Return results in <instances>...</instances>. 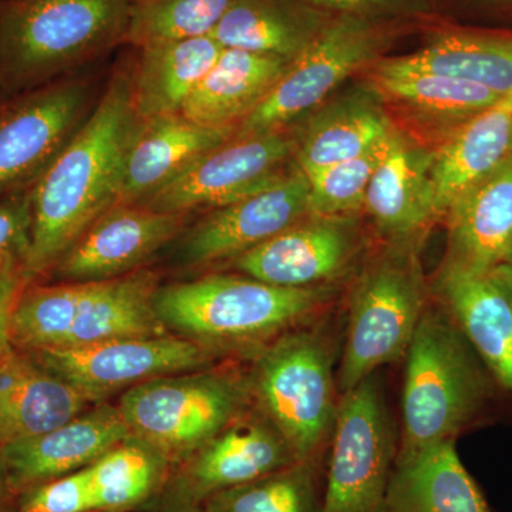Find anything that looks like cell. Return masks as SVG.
Returning <instances> with one entry per match:
<instances>
[{
	"instance_id": "cell-1",
	"label": "cell",
	"mask_w": 512,
	"mask_h": 512,
	"mask_svg": "<svg viewBox=\"0 0 512 512\" xmlns=\"http://www.w3.org/2000/svg\"><path fill=\"white\" fill-rule=\"evenodd\" d=\"M138 124L131 70H120L33 184L32 238L23 261L29 278L52 272L83 232L117 204L124 158Z\"/></svg>"
},
{
	"instance_id": "cell-2",
	"label": "cell",
	"mask_w": 512,
	"mask_h": 512,
	"mask_svg": "<svg viewBox=\"0 0 512 512\" xmlns=\"http://www.w3.org/2000/svg\"><path fill=\"white\" fill-rule=\"evenodd\" d=\"M406 357L397 456L456 441L500 402L480 357L440 305L427 306Z\"/></svg>"
},
{
	"instance_id": "cell-3",
	"label": "cell",
	"mask_w": 512,
	"mask_h": 512,
	"mask_svg": "<svg viewBox=\"0 0 512 512\" xmlns=\"http://www.w3.org/2000/svg\"><path fill=\"white\" fill-rule=\"evenodd\" d=\"M134 0H0V93L59 80L124 43Z\"/></svg>"
},
{
	"instance_id": "cell-4",
	"label": "cell",
	"mask_w": 512,
	"mask_h": 512,
	"mask_svg": "<svg viewBox=\"0 0 512 512\" xmlns=\"http://www.w3.org/2000/svg\"><path fill=\"white\" fill-rule=\"evenodd\" d=\"M160 276L147 269L109 281L30 286L12 316V345L25 352L76 349L165 335L154 309Z\"/></svg>"
},
{
	"instance_id": "cell-5",
	"label": "cell",
	"mask_w": 512,
	"mask_h": 512,
	"mask_svg": "<svg viewBox=\"0 0 512 512\" xmlns=\"http://www.w3.org/2000/svg\"><path fill=\"white\" fill-rule=\"evenodd\" d=\"M329 298L325 288H279L249 276L210 275L160 286L154 309L165 328L215 352L276 338L315 315Z\"/></svg>"
},
{
	"instance_id": "cell-6",
	"label": "cell",
	"mask_w": 512,
	"mask_h": 512,
	"mask_svg": "<svg viewBox=\"0 0 512 512\" xmlns=\"http://www.w3.org/2000/svg\"><path fill=\"white\" fill-rule=\"evenodd\" d=\"M335 352L316 330L286 333L262 350L249 390L296 460L318 456L329 440L340 394Z\"/></svg>"
},
{
	"instance_id": "cell-7",
	"label": "cell",
	"mask_w": 512,
	"mask_h": 512,
	"mask_svg": "<svg viewBox=\"0 0 512 512\" xmlns=\"http://www.w3.org/2000/svg\"><path fill=\"white\" fill-rule=\"evenodd\" d=\"M427 308L423 274L410 245L377 256L350 301L345 348L336 380L340 396L406 356Z\"/></svg>"
},
{
	"instance_id": "cell-8",
	"label": "cell",
	"mask_w": 512,
	"mask_h": 512,
	"mask_svg": "<svg viewBox=\"0 0 512 512\" xmlns=\"http://www.w3.org/2000/svg\"><path fill=\"white\" fill-rule=\"evenodd\" d=\"M249 396V384L229 373H177L131 387L119 409L131 434L168 458L204 446L244 413Z\"/></svg>"
},
{
	"instance_id": "cell-9",
	"label": "cell",
	"mask_w": 512,
	"mask_h": 512,
	"mask_svg": "<svg viewBox=\"0 0 512 512\" xmlns=\"http://www.w3.org/2000/svg\"><path fill=\"white\" fill-rule=\"evenodd\" d=\"M379 377L342 394L320 512H380L397 457Z\"/></svg>"
},
{
	"instance_id": "cell-10",
	"label": "cell",
	"mask_w": 512,
	"mask_h": 512,
	"mask_svg": "<svg viewBox=\"0 0 512 512\" xmlns=\"http://www.w3.org/2000/svg\"><path fill=\"white\" fill-rule=\"evenodd\" d=\"M389 28L362 13L330 19L315 39L291 60L272 92L242 121L235 136L284 130L318 106L346 77L373 63L389 39Z\"/></svg>"
},
{
	"instance_id": "cell-11",
	"label": "cell",
	"mask_w": 512,
	"mask_h": 512,
	"mask_svg": "<svg viewBox=\"0 0 512 512\" xmlns=\"http://www.w3.org/2000/svg\"><path fill=\"white\" fill-rule=\"evenodd\" d=\"M89 86L59 79L0 106V198L32 187L86 119Z\"/></svg>"
},
{
	"instance_id": "cell-12",
	"label": "cell",
	"mask_w": 512,
	"mask_h": 512,
	"mask_svg": "<svg viewBox=\"0 0 512 512\" xmlns=\"http://www.w3.org/2000/svg\"><path fill=\"white\" fill-rule=\"evenodd\" d=\"M293 151L295 140L284 130L234 134L138 204L173 214L224 207L278 180Z\"/></svg>"
},
{
	"instance_id": "cell-13",
	"label": "cell",
	"mask_w": 512,
	"mask_h": 512,
	"mask_svg": "<svg viewBox=\"0 0 512 512\" xmlns=\"http://www.w3.org/2000/svg\"><path fill=\"white\" fill-rule=\"evenodd\" d=\"M28 353L93 403L156 377L198 369L210 362L214 350L190 339L160 335Z\"/></svg>"
},
{
	"instance_id": "cell-14",
	"label": "cell",
	"mask_w": 512,
	"mask_h": 512,
	"mask_svg": "<svg viewBox=\"0 0 512 512\" xmlns=\"http://www.w3.org/2000/svg\"><path fill=\"white\" fill-rule=\"evenodd\" d=\"M309 181L298 167L262 190L215 208L175 248L178 264L202 266L235 259L311 217Z\"/></svg>"
},
{
	"instance_id": "cell-15",
	"label": "cell",
	"mask_w": 512,
	"mask_h": 512,
	"mask_svg": "<svg viewBox=\"0 0 512 512\" xmlns=\"http://www.w3.org/2000/svg\"><path fill=\"white\" fill-rule=\"evenodd\" d=\"M185 220L187 214L138 202L113 205L64 252L53 275L63 282H93L133 274L180 234Z\"/></svg>"
},
{
	"instance_id": "cell-16",
	"label": "cell",
	"mask_w": 512,
	"mask_h": 512,
	"mask_svg": "<svg viewBox=\"0 0 512 512\" xmlns=\"http://www.w3.org/2000/svg\"><path fill=\"white\" fill-rule=\"evenodd\" d=\"M436 296L480 357L500 402L512 404L511 266L476 274L439 272Z\"/></svg>"
},
{
	"instance_id": "cell-17",
	"label": "cell",
	"mask_w": 512,
	"mask_h": 512,
	"mask_svg": "<svg viewBox=\"0 0 512 512\" xmlns=\"http://www.w3.org/2000/svg\"><path fill=\"white\" fill-rule=\"evenodd\" d=\"M357 234L349 218L308 217L235 258L249 278L279 288H323L342 274L356 254Z\"/></svg>"
},
{
	"instance_id": "cell-18",
	"label": "cell",
	"mask_w": 512,
	"mask_h": 512,
	"mask_svg": "<svg viewBox=\"0 0 512 512\" xmlns=\"http://www.w3.org/2000/svg\"><path fill=\"white\" fill-rule=\"evenodd\" d=\"M133 436L119 407L101 404L63 426L0 448L10 493L66 476L94 461Z\"/></svg>"
},
{
	"instance_id": "cell-19",
	"label": "cell",
	"mask_w": 512,
	"mask_h": 512,
	"mask_svg": "<svg viewBox=\"0 0 512 512\" xmlns=\"http://www.w3.org/2000/svg\"><path fill=\"white\" fill-rule=\"evenodd\" d=\"M444 218L448 245L440 272L476 274L505 264L512 249V151L460 195Z\"/></svg>"
},
{
	"instance_id": "cell-20",
	"label": "cell",
	"mask_w": 512,
	"mask_h": 512,
	"mask_svg": "<svg viewBox=\"0 0 512 512\" xmlns=\"http://www.w3.org/2000/svg\"><path fill=\"white\" fill-rule=\"evenodd\" d=\"M434 151L394 128L363 207L392 244L410 245L437 220L431 181Z\"/></svg>"
},
{
	"instance_id": "cell-21",
	"label": "cell",
	"mask_w": 512,
	"mask_h": 512,
	"mask_svg": "<svg viewBox=\"0 0 512 512\" xmlns=\"http://www.w3.org/2000/svg\"><path fill=\"white\" fill-rule=\"evenodd\" d=\"M295 454L264 414L242 413L238 419L194 451L185 473L194 498L251 483L295 463Z\"/></svg>"
},
{
	"instance_id": "cell-22",
	"label": "cell",
	"mask_w": 512,
	"mask_h": 512,
	"mask_svg": "<svg viewBox=\"0 0 512 512\" xmlns=\"http://www.w3.org/2000/svg\"><path fill=\"white\" fill-rule=\"evenodd\" d=\"M235 131L200 126L180 113L140 120L124 158L117 204L146 200Z\"/></svg>"
},
{
	"instance_id": "cell-23",
	"label": "cell",
	"mask_w": 512,
	"mask_h": 512,
	"mask_svg": "<svg viewBox=\"0 0 512 512\" xmlns=\"http://www.w3.org/2000/svg\"><path fill=\"white\" fill-rule=\"evenodd\" d=\"M89 403L30 353L13 346L0 363V448L63 426Z\"/></svg>"
},
{
	"instance_id": "cell-24",
	"label": "cell",
	"mask_w": 512,
	"mask_h": 512,
	"mask_svg": "<svg viewBox=\"0 0 512 512\" xmlns=\"http://www.w3.org/2000/svg\"><path fill=\"white\" fill-rule=\"evenodd\" d=\"M379 74H439L512 92V30L444 28L412 55L380 60Z\"/></svg>"
},
{
	"instance_id": "cell-25",
	"label": "cell",
	"mask_w": 512,
	"mask_h": 512,
	"mask_svg": "<svg viewBox=\"0 0 512 512\" xmlns=\"http://www.w3.org/2000/svg\"><path fill=\"white\" fill-rule=\"evenodd\" d=\"M380 512H493L458 456L456 441L402 454Z\"/></svg>"
},
{
	"instance_id": "cell-26",
	"label": "cell",
	"mask_w": 512,
	"mask_h": 512,
	"mask_svg": "<svg viewBox=\"0 0 512 512\" xmlns=\"http://www.w3.org/2000/svg\"><path fill=\"white\" fill-rule=\"evenodd\" d=\"M375 89L404 120L436 138V150L504 97L480 84L426 73H375Z\"/></svg>"
},
{
	"instance_id": "cell-27",
	"label": "cell",
	"mask_w": 512,
	"mask_h": 512,
	"mask_svg": "<svg viewBox=\"0 0 512 512\" xmlns=\"http://www.w3.org/2000/svg\"><path fill=\"white\" fill-rule=\"evenodd\" d=\"M291 60L224 49L185 101L181 116L212 128H237L284 76Z\"/></svg>"
},
{
	"instance_id": "cell-28",
	"label": "cell",
	"mask_w": 512,
	"mask_h": 512,
	"mask_svg": "<svg viewBox=\"0 0 512 512\" xmlns=\"http://www.w3.org/2000/svg\"><path fill=\"white\" fill-rule=\"evenodd\" d=\"M512 151V92L478 114L434 151L431 165L437 220Z\"/></svg>"
},
{
	"instance_id": "cell-29",
	"label": "cell",
	"mask_w": 512,
	"mask_h": 512,
	"mask_svg": "<svg viewBox=\"0 0 512 512\" xmlns=\"http://www.w3.org/2000/svg\"><path fill=\"white\" fill-rule=\"evenodd\" d=\"M140 50L131 70V93L138 119L148 120L180 113L224 49L202 36Z\"/></svg>"
},
{
	"instance_id": "cell-30",
	"label": "cell",
	"mask_w": 512,
	"mask_h": 512,
	"mask_svg": "<svg viewBox=\"0 0 512 512\" xmlns=\"http://www.w3.org/2000/svg\"><path fill=\"white\" fill-rule=\"evenodd\" d=\"M326 22L291 0H234L211 37L222 49L293 60Z\"/></svg>"
},
{
	"instance_id": "cell-31",
	"label": "cell",
	"mask_w": 512,
	"mask_h": 512,
	"mask_svg": "<svg viewBox=\"0 0 512 512\" xmlns=\"http://www.w3.org/2000/svg\"><path fill=\"white\" fill-rule=\"evenodd\" d=\"M393 124L376 103L343 101L316 117L295 140L296 167L306 178L372 150L392 134Z\"/></svg>"
},
{
	"instance_id": "cell-32",
	"label": "cell",
	"mask_w": 512,
	"mask_h": 512,
	"mask_svg": "<svg viewBox=\"0 0 512 512\" xmlns=\"http://www.w3.org/2000/svg\"><path fill=\"white\" fill-rule=\"evenodd\" d=\"M320 454L228 488L207 498L205 512H320L323 487Z\"/></svg>"
},
{
	"instance_id": "cell-33",
	"label": "cell",
	"mask_w": 512,
	"mask_h": 512,
	"mask_svg": "<svg viewBox=\"0 0 512 512\" xmlns=\"http://www.w3.org/2000/svg\"><path fill=\"white\" fill-rule=\"evenodd\" d=\"M165 458L134 436L111 448L87 467L94 511L119 512L143 503L160 483Z\"/></svg>"
},
{
	"instance_id": "cell-34",
	"label": "cell",
	"mask_w": 512,
	"mask_h": 512,
	"mask_svg": "<svg viewBox=\"0 0 512 512\" xmlns=\"http://www.w3.org/2000/svg\"><path fill=\"white\" fill-rule=\"evenodd\" d=\"M234 0H134L124 43L143 47L211 36Z\"/></svg>"
},
{
	"instance_id": "cell-35",
	"label": "cell",
	"mask_w": 512,
	"mask_h": 512,
	"mask_svg": "<svg viewBox=\"0 0 512 512\" xmlns=\"http://www.w3.org/2000/svg\"><path fill=\"white\" fill-rule=\"evenodd\" d=\"M390 137L392 134L362 156L332 165L309 177V215L348 218L353 212L362 210L367 188L389 147Z\"/></svg>"
},
{
	"instance_id": "cell-36",
	"label": "cell",
	"mask_w": 512,
	"mask_h": 512,
	"mask_svg": "<svg viewBox=\"0 0 512 512\" xmlns=\"http://www.w3.org/2000/svg\"><path fill=\"white\" fill-rule=\"evenodd\" d=\"M18 512H96L87 467L20 491Z\"/></svg>"
},
{
	"instance_id": "cell-37",
	"label": "cell",
	"mask_w": 512,
	"mask_h": 512,
	"mask_svg": "<svg viewBox=\"0 0 512 512\" xmlns=\"http://www.w3.org/2000/svg\"><path fill=\"white\" fill-rule=\"evenodd\" d=\"M32 187L0 198V262L18 259L23 265L28 255L33 225Z\"/></svg>"
},
{
	"instance_id": "cell-38",
	"label": "cell",
	"mask_w": 512,
	"mask_h": 512,
	"mask_svg": "<svg viewBox=\"0 0 512 512\" xmlns=\"http://www.w3.org/2000/svg\"><path fill=\"white\" fill-rule=\"evenodd\" d=\"M30 279L18 259H9L0 268V363L13 348L12 316L20 295L28 288Z\"/></svg>"
},
{
	"instance_id": "cell-39",
	"label": "cell",
	"mask_w": 512,
	"mask_h": 512,
	"mask_svg": "<svg viewBox=\"0 0 512 512\" xmlns=\"http://www.w3.org/2000/svg\"><path fill=\"white\" fill-rule=\"evenodd\" d=\"M308 2L329 9L342 10V13H363L365 10L386 5L392 0H308Z\"/></svg>"
},
{
	"instance_id": "cell-40",
	"label": "cell",
	"mask_w": 512,
	"mask_h": 512,
	"mask_svg": "<svg viewBox=\"0 0 512 512\" xmlns=\"http://www.w3.org/2000/svg\"><path fill=\"white\" fill-rule=\"evenodd\" d=\"M6 493H10L8 483H6L5 470H3L2 458H0V507H2L3 498Z\"/></svg>"
},
{
	"instance_id": "cell-41",
	"label": "cell",
	"mask_w": 512,
	"mask_h": 512,
	"mask_svg": "<svg viewBox=\"0 0 512 512\" xmlns=\"http://www.w3.org/2000/svg\"><path fill=\"white\" fill-rule=\"evenodd\" d=\"M477 2L500 6V8H512V0H477Z\"/></svg>"
},
{
	"instance_id": "cell-42",
	"label": "cell",
	"mask_w": 512,
	"mask_h": 512,
	"mask_svg": "<svg viewBox=\"0 0 512 512\" xmlns=\"http://www.w3.org/2000/svg\"><path fill=\"white\" fill-rule=\"evenodd\" d=\"M177 512H205V511L197 510V508H181V510L177 511Z\"/></svg>"
},
{
	"instance_id": "cell-43",
	"label": "cell",
	"mask_w": 512,
	"mask_h": 512,
	"mask_svg": "<svg viewBox=\"0 0 512 512\" xmlns=\"http://www.w3.org/2000/svg\"><path fill=\"white\" fill-rule=\"evenodd\" d=\"M505 264L510 265L512 268V249H511L510 255H508V259H507V262H505Z\"/></svg>"
},
{
	"instance_id": "cell-44",
	"label": "cell",
	"mask_w": 512,
	"mask_h": 512,
	"mask_svg": "<svg viewBox=\"0 0 512 512\" xmlns=\"http://www.w3.org/2000/svg\"><path fill=\"white\" fill-rule=\"evenodd\" d=\"M8 261H9V259H8ZM5 262L6 261L0 262V268H2L3 265H5Z\"/></svg>"
}]
</instances>
